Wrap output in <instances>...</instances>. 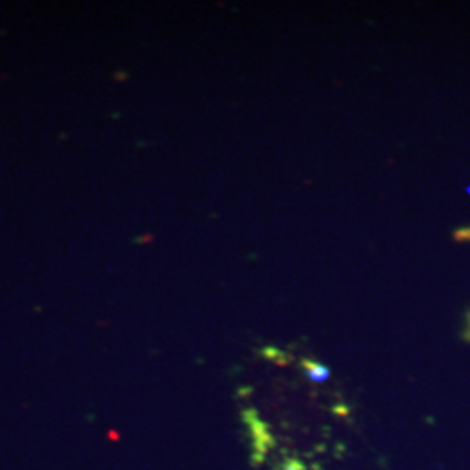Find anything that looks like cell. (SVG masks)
<instances>
[{"mask_svg": "<svg viewBox=\"0 0 470 470\" xmlns=\"http://www.w3.org/2000/svg\"><path fill=\"white\" fill-rule=\"evenodd\" d=\"M244 421L249 425V430H251V434H253V439H254L253 456H254V463L258 465V463L261 462V458L265 456V453H267L268 449L274 446V441H272V437L268 435L267 427H265V425L258 420L254 411H246V413H244Z\"/></svg>", "mask_w": 470, "mask_h": 470, "instance_id": "1", "label": "cell"}, {"mask_svg": "<svg viewBox=\"0 0 470 470\" xmlns=\"http://www.w3.org/2000/svg\"><path fill=\"white\" fill-rule=\"evenodd\" d=\"M301 368L312 382H326L329 378V369L312 359H301Z\"/></svg>", "mask_w": 470, "mask_h": 470, "instance_id": "2", "label": "cell"}, {"mask_svg": "<svg viewBox=\"0 0 470 470\" xmlns=\"http://www.w3.org/2000/svg\"><path fill=\"white\" fill-rule=\"evenodd\" d=\"M281 470H306V467L301 462L295 458H285V462L279 467Z\"/></svg>", "mask_w": 470, "mask_h": 470, "instance_id": "3", "label": "cell"}]
</instances>
